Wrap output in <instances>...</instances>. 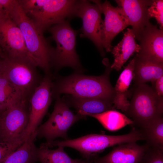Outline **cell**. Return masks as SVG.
Here are the masks:
<instances>
[{"instance_id":"obj_1","label":"cell","mask_w":163,"mask_h":163,"mask_svg":"<svg viewBox=\"0 0 163 163\" xmlns=\"http://www.w3.org/2000/svg\"><path fill=\"white\" fill-rule=\"evenodd\" d=\"M104 73L98 76H87L75 73L69 76L59 78L53 83L52 94L57 98L62 94L76 97L101 99L113 104L115 96L109 75L112 69L108 62L105 61Z\"/></svg>"},{"instance_id":"obj_2","label":"cell","mask_w":163,"mask_h":163,"mask_svg":"<svg viewBox=\"0 0 163 163\" xmlns=\"http://www.w3.org/2000/svg\"><path fill=\"white\" fill-rule=\"evenodd\" d=\"M21 30L27 50L37 66L49 75L54 48L27 15L19 0L7 13Z\"/></svg>"},{"instance_id":"obj_3","label":"cell","mask_w":163,"mask_h":163,"mask_svg":"<svg viewBox=\"0 0 163 163\" xmlns=\"http://www.w3.org/2000/svg\"><path fill=\"white\" fill-rule=\"evenodd\" d=\"M27 15L44 31L50 27L75 17L77 0H19Z\"/></svg>"},{"instance_id":"obj_4","label":"cell","mask_w":163,"mask_h":163,"mask_svg":"<svg viewBox=\"0 0 163 163\" xmlns=\"http://www.w3.org/2000/svg\"><path fill=\"white\" fill-rule=\"evenodd\" d=\"M140 140H144L142 133L133 127L129 133L126 134H90L72 139L43 143L40 146L48 148L56 146L72 148L78 151L85 159L91 161L97 156V153L108 147Z\"/></svg>"},{"instance_id":"obj_5","label":"cell","mask_w":163,"mask_h":163,"mask_svg":"<svg viewBox=\"0 0 163 163\" xmlns=\"http://www.w3.org/2000/svg\"><path fill=\"white\" fill-rule=\"evenodd\" d=\"M163 97L158 95L145 83L135 85L131 99L125 113L141 129L162 117Z\"/></svg>"},{"instance_id":"obj_6","label":"cell","mask_w":163,"mask_h":163,"mask_svg":"<svg viewBox=\"0 0 163 163\" xmlns=\"http://www.w3.org/2000/svg\"><path fill=\"white\" fill-rule=\"evenodd\" d=\"M47 30L56 43L51 59V66L56 70L69 67L78 71L82 69L75 50L76 37L78 32L71 27L68 20L53 25Z\"/></svg>"},{"instance_id":"obj_7","label":"cell","mask_w":163,"mask_h":163,"mask_svg":"<svg viewBox=\"0 0 163 163\" xmlns=\"http://www.w3.org/2000/svg\"><path fill=\"white\" fill-rule=\"evenodd\" d=\"M33 63L18 59H0V72L17 90L22 99L29 101L40 82Z\"/></svg>"},{"instance_id":"obj_8","label":"cell","mask_w":163,"mask_h":163,"mask_svg":"<svg viewBox=\"0 0 163 163\" xmlns=\"http://www.w3.org/2000/svg\"><path fill=\"white\" fill-rule=\"evenodd\" d=\"M28 102L21 101L8 106L0 114V141L22 144L27 127L30 108Z\"/></svg>"},{"instance_id":"obj_9","label":"cell","mask_w":163,"mask_h":163,"mask_svg":"<svg viewBox=\"0 0 163 163\" xmlns=\"http://www.w3.org/2000/svg\"><path fill=\"white\" fill-rule=\"evenodd\" d=\"M86 118V116L78 113L74 114L66 101L58 97L49 118L36 129L37 136L44 138L46 142H51L58 137L69 139L67 134L69 129L75 122Z\"/></svg>"},{"instance_id":"obj_10","label":"cell","mask_w":163,"mask_h":163,"mask_svg":"<svg viewBox=\"0 0 163 163\" xmlns=\"http://www.w3.org/2000/svg\"><path fill=\"white\" fill-rule=\"evenodd\" d=\"M94 4L87 0H78L75 17L80 18L82 21L81 29V37L87 38L96 46L102 56L105 55L102 45L103 20L101 2L93 1Z\"/></svg>"},{"instance_id":"obj_11","label":"cell","mask_w":163,"mask_h":163,"mask_svg":"<svg viewBox=\"0 0 163 163\" xmlns=\"http://www.w3.org/2000/svg\"><path fill=\"white\" fill-rule=\"evenodd\" d=\"M0 47L4 57L24 60L36 66L27 50L21 30L6 13L0 15Z\"/></svg>"},{"instance_id":"obj_12","label":"cell","mask_w":163,"mask_h":163,"mask_svg":"<svg viewBox=\"0 0 163 163\" xmlns=\"http://www.w3.org/2000/svg\"><path fill=\"white\" fill-rule=\"evenodd\" d=\"M52 85L50 75H47L30 97L29 123L23 136L24 142L35 132L46 114L52 100Z\"/></svg>"},{"instance_id":"obj_13","label":"cell","mask_w":163,"mask_h":163,"mask_svg":"<svg viewBox=\"0 0 163 163\" xmlns=\"http://www.w3.org/2000/svg\"><path fill=\"white\" fill-rule=\"evenodd\" d=\"M121 10L137 40L145 27L150 22L148 9L153 0H117Z\"/></svg>"},{"instance_id":"obj_14","label":"cell","mask_w":163,"mask_h":163,"mask_svg":"<svg viewBox=\"0 0 163 163\" xmlns=\"http://www.w3.org/2000/svg\"><path fill=\"white\" fill-rule=\"evenodd\" d=\"M101 7L105 16L103 20V46L107 52H110L112 50L113 40L129 25L118 6H113L109 1L106 0L101 3Z\"/></svg>"},{"instance_id":"obj_15","label":"cell","mask_w":163,"mask_h":163,"mask_svg":"<svg viewBox=\"0 0 163 163\" xmlns=\"http://www.w3.org/2000/svg\"><path fill=\"white\" fill-rule=\"evenodd\" d=\"M140 50L136 54L163 63V30L149 22L139 35Z\"/></svg>"},{"instance_id":"obj_16","label":"cell","mask_w":163,"mask_h":163,"mask_svg":"<svg viewBox=\"0 0 163 163\" xmlns=\"http://www.w3.org/2000/svg\"><path fill=\"white\" fill-rule=\"evenodd\" d=\"M148 146L136 142L120 144L105 155L96 157L91 163H140Z\"/></svg>"},{"instance_id":"obj_17","label":"cell","mask_w":163,"mask_h":163,"mask_svg":"<svg viewBox=\"0 0 163 163\" xmlns=\"http://www.w3.org/2000/svg\"><path fill=\"white\" fill-rule=\"evenodd\" d=\"M135 39L132 28H127L121 40L111 50L114 58L113 62L110 66L112 69L120 71L130 56L139 52L140 47Z\"/></svg>"},{"instance_id":"obj_18","label":"cell","mask_w":163,"mask_h":163,"mask_svg":"<svg viewBox=\"0 0 163 163\" xmlns=\"http://www.w3.org/2000/svg\"><path fill=\"white\" fill-rule=\"evenodd\" d=\"M133 58V80L135 85L152 82L163 76V63L151 60L137 54Z\"/></svg>"},{"instance_id":"obj_19","label":"cell","mask_w":163,"mask_h":163,"mask_svg":"<svg viewBox=\"0 0 163 163\" xmlns=\"http://www.w3.org/2000/svg\"><path fill=\"white\" fill-rule=\"evenodd\" d=\"M134 60L133 58L120 73L114 88L113 104L115 108L126 113L129 101L128 100V89L134 76Z\"/></svg>"},{"instance_id":"obj_20","label":"cell","mask_w":163,"mask_h":163,"mask_svg":"<svg viewBox=\"0 0 163 163\" xmlns=\"http://www.w3.org/2000/svg\"><path fill=\"white\" fill-rule=\"evenodd\" d=\"M66 101L69 106L74 107L78 113L85 116L115 110L113 103L100 99L81 98L71 95Z\"/></svg>"},{"instance_id":"obj_21","label":"cell","mask_w":163,"mask_h":163,"mask_svg":"<svg viewBox=\"0 0 163 163\" xmlns=\"http://www.w3.org/2000/svg\"><path fill=\"white\" fill-rule=\"evenodd\" d=\"M37 136L36 131L16 150L0 163H35L38 161V148L34 142Z\"/></svg>"},{"instance_id":"obj_22","label":"cell","mask_w":163,"mask_h":163,"mask_svg":"<svg viewBox=\"0 0 163 163\" xmlns=\"http://www.w3.org/2000/svg\"><path fill=\"white\" fill-rule=\"evenodd\" d=\"M89 116L96 119L104 128L110 131H115L128 125L133 124L132 119L115 110Z\"/></svg>"},{"instance_id":"obj_23","label":"cell","mask_w":163,"mask_h":163,"mask_svg":"<svg viewBox=\"0 0 163 163\" xmlns=\"http://www.w3.org/2000/svg\"><path fill=\"white\" fill-rule=\"evenodd\" d=\"M64 147L58 146L54 149L48 148H38L37 157L40 163H91L85 159L71 158L64 150Z\"/></svg>"},{"instance_id":"obj_24","label":"cell","mask_w":163,"mask_h":163,"mask_svg":"<svg viewBox=\"0 0 163 163\" xmlns=\"http://www.w3.org/2000/svg\"><path fill=\"white\" fill-rule=\"evenodd\" d=\"M149 146L163 149V118L161 117L140 130Z\"/></svg>"},{"instance_id":"obj_25","label":"cell","mask_w":163,"mask_h":163,"mask_svg":"<svg viewBox=\"0 0 163 163\" xmlns=\"http://www.w3.org/2000/svg\"><path fill=\"white\" fill-rule=\"evenodd\" d=\"M21 101H25L22 99L17 90L0 72V103L6 108Z\"/></svg>"},{"instance_id":"obj_26","label":"cell","mask_w":163,"mask_h":163,"mask_svg":"<svg viewBox=\"0 0 163 163\" xmlns=\"http://www.w3.org/2000/svg\"><path fill=\"white\" fill-rule=\"evenodd\" d=\"M140 163H163V149L148 145Z\"/></svg>"},{"instance_id":"obj_27","label":"cell","mask_w":163,"mask_h":163,"mask_svg":"<svg viewBox=\"0 0 163 163\" xmlns=\"http://www.w3.org/2000/svg\"><path fill=\"white\" fill-rule=\"evenodd\" d=\"M149 15L151 18H154L160 25V29H163V1L153 0L148 9Z\"/></svg>"},{"instance_id":"obj_28","label":"cell","mask_w":163,"mask_h":163,"mask_svg":"<svg viewBox=\"0 0 163 163\" xmlns=\"http://www.w3.org/2000/svg\"><path fill=\"white\" fill-rule=\"evenodd\" d=\"M22 144H11L0 141V163L14 152Z\"/></svg>"},{"instance_id":"obj_29","label":"cell","mask_w":163,"mask_h":163,"mask_svg":"<svg viewBox=\"0 0 163 163\" xmlns=\"http://www.w3.org/2000/svg\"><path fill=\"white\" fill-rule=\"evenodd\" d=\"M152 87L158 95H163V76L151 82Z\"/></svg>"},{"instance_id":"obj_30","label":"cell","mask_w":163,"mask_h":163,"mask_svg":"<svg viewBox=\"0 0 163 163\" xmlns=\"http://www.w3.org/2000/svg\"><path fill=\"white\" fill-rule=\"evenodd\" d=\"M6 13L4 10L3 6L0 2V15Z\"/></svg>"},{"instance_id":"obj_31","label":"cell","mask_w":163,"mask_h":163,"mask_svg":"<svg viewBox=\"0 0 163 163\" xmlns=\"http://www.w3.org/2000/svg\"><path fill=\"white\" fill-rule=\"evenodd\" d=\"M5 109V108L0 103V114L3 112V111Z\"/></svg>"},{"instance_id":"obj_32","label":"cell","mask_w":163,"mask_h":163,"mask_svg":"<svg viewBox=\"0 0 163 163\" xmlns=\"http://www.w3.org/2000/svg\"><path fill=\"white\" fill-rule=\"evenodd\" d=\"M4 57V55L2 52L1 48L0 47V59L3 58Z\"/></svg>"}]
</instances>
